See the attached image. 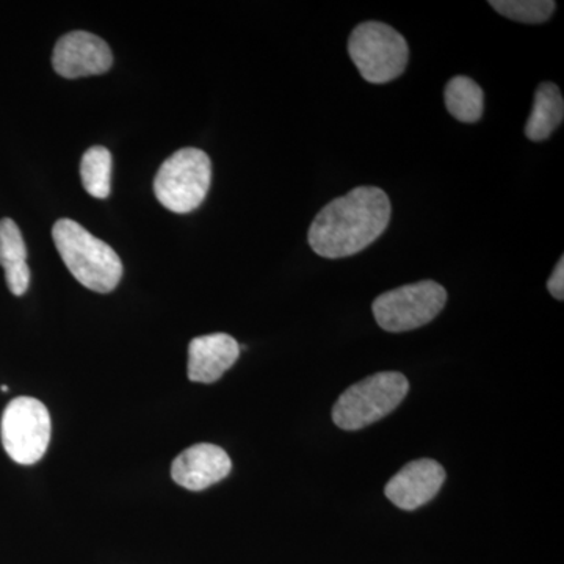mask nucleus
Instances as JSON below:
<instances>
[{
  "label": "nucleus",
  "mask_w": 564,
  "mask_h": 564,
  "mask_svg": "<svg viewBox=\"0 0 564 564\" xmlns=\"http://www.w3.org/2000/svg\"><path fill=\"white\" fill-rule=\"evenodd\" d=\"M52 423L46 404L33 397H18L7 404L0 422L3 448L14 463L31 466L46 454Z\"/></svg>",
  "instance_id": "0eeeda50"
},
{
  "label": "nucleus",
  "mask_w": 564,
  "mask_h": 564,
  "mask_svg": "<svg viewBox=\"0 0 564 564\" xmlns=\"http://www.w3.org/2000/svg\"><path fill=\"white\" fill-rule=\"evenodd\" d=\"M210 180L209 155L198 148H184L162 163L154 180V193L166 209L188 214L206 199Z\"/></svg>",
  "instance_id": "39448f33"
},
{
  "label": "nucleus",
  "mask_w": 564,
  "mask_h": 564,
  "mask_svg": "<svg viewBox=\"0 0 564 564\" xmlns=\"http://www.w3.org/2000/svg\"><path fill=\"white\" fill-rule=\"evenodd\" d=\"M408 392L410 383L403 373H375L339 397L333 408V421L347 432L366 429L397 410Z\"/></svg>",
  "instance_id": "7ed1b4c3"
},
{
  "label": "nucleus",
  "mask_w": 564,
  "mask_h": 564,
  "mask_svg": "<svg viewBox=\"0 0 564 564\" xmlns=\"http://www.w3.org/2000/svg\"><path fill=\"white\" fill-rule=\"evenodd\" d=\"M231 469V458L221 447L196 444L174 459L172 477L182 488L203 491L228 477Z\"/></svg>",
  "instance_id": "9d476101"
},
{
  "label": "nucleus",
  "mask_w": 564,
  "mask_h": 564,
  "mask_svg": "<svg viewBox=\"0 0 564 564\" xmlns=\"http://www.w3.org/2000/svg\"><path fill=\"white\" fill-rule=\"evenodd\" d=\"M489 6L508 20L522 24H543L554 13L556 3L552 0H492Z\"/></svg>",
  "instance_id": "dca6fc26"
},
{
  "label": "nucleus",
  "mask_w": 564,
  "mask_h": 564,
  "mask_svg": "<svg viewBox=\"0 0 564 564\" xmlns=\"http://www.w3.org/2000/svg\"><path fill=\"white\" fill-rule=\"evenodd\" d=\"M52 239L63 262L82 285L98 293H109L118 288L122 263L110 245L69 218L55 223Z\"/></svg>",
  "instance_id": "f03ea898"
},
{
  "label": "nucleus",
  "mask_w": 564,
  "mask_h": 564,
  "mask_svg": "<svg viewBox=\"0 0 564 564\" xmlns=\"http://www.w3.org/2000/svg\"><path fill=\"white\" fill-rule=\"evenodd\" d=\"M444 101L448 113L458 121L477 122L484 115V90L469 77L458 76L448 82Z\"/></svg>",
  "instance_id": "4468645a"
},
{
  "label": "nucleus",
  "mask_w": 564,
  "mask_h": 564,
  "mask_svg": "<svg viewBox=\"0 0 564 564\" xmlns=\"http://www.w3.org/2000/svg\"><path fill=\"white\" fill-rule=\"evenodd\" d=\"M549 292L552 293L555 300L558 302H563L564 300V259H560L558 263H556L554 273L549 278L547 281Z\"/></svg>",
  "instance_id": "f3484780"
},
{
  "label": "nucleus",
  "mask_w": 564,
  "mask_h": 564,
  "mask_svg": "<svg viewBox=\"0 0 564 564\" xmlns=\"http://www.w3.org/2000/svg\"><path fill=\"white\" fill-rule=\"evenodd\" d=\"M240 356V345L229 334L195 337L188 345V380L210 384L220 380Z\"/></svg>",
  "instance_id": "9b49d317"
},
{
  "label": "nucleus",
  "mask_w": 564,
  "mask_h": 564,
  "mask_svg": "<svg viewBox=\"0 0 564 564\" xmlns=\"http://www.w3.org/2000/svg\"><path fill=\"white\" fill-rule=\"evenodd\" d=\"M391 210L381 188L364 185L326 204L314 218L307 240L321 258H350L386 231Z\"/></svg>",
  "instance_id": "f257e3e1"
},
{
  "label": "nucleus",
  "mask_w": 564,
  "mask_h": 564,
  "mask_svg": "<svg viewBox=\"0 0 564 564\" xmlns=\"http://www.w3.org/2000/svg\"><path fill=\"white\" fill-rule=\"evenodd\" d=\"M447 303V292L434 281L414 282L381 293L373 302V315L388 333L413 332L429 325Z\"/></svg>",
  "instance_id": "423d86ee"
},
{
  "label": "nucleus",
  "mask_w": 564,
  "mask_h": 564,
  "mask_svg": "<svg viewBox=\"0 0 564 564\" xmlns=\"http://www.w3.org/2000/svg\"><path fill=\"white\" fill-rule=\"evenodd\" d=\"M113 65V54L109 44L90 32L66 33L55 44L52 66L65 79L98 76Z\"/></svg>",
  "instance_id": "6e6552de"
},
{
  "label": "nucleus",
  "mask_w": 564,
  "mask_h": 564,
  "mask_svg": "<svg viewBox=\"0 0 564 564\" xmlns=\"http://www.w3.org/2000/svg\"><path fill=\"white\" fill-rule=\"evenodd\" d=\"M564 101L562 91L551 82H543L534 95L533 110L525 126L527 139L543 141L563 122Z\"/></svg>",
  "instance_id": "ddd939ff"
},
{
  "label": "nucleus",
  "mask_w": 564,
  "mask_h": 564,
  "mask_svg": "<svg viewBox=\"0 0 564 564\" xmlns=\"http://www.w3.org/2000/svg\"><path fill=\"white\" fill-rule=\"evenodd\" d=\"M0 265L6 270V281L13 295L22 296L31 285L28 265V247L20 226L10 218L0 220Z\"/></svg>",
  "instance_id": "f8f14e48"
},
{
  "label": "nucleus",
  "mask_w": 564,
  "mask_h": 564,
  "mask_svg": "<svg viewBox=\"0 0 564 564\" xmlns=\"http://www.w3.org/2000/svg\"><path fill=\"white\" fill-rule=\"evenodd\" d=\"M445 469L434 459L422 458L408 463L386 485L384 494L400 510L414 511L432 502L443 488Z\"/></svg>",
  "instance_id": "1a4fd4ad"
},
{
  "label": "nucleus",
  "mask_w": 564,
  "mask_h": 564,
  "mask_svg": "<svg viewBox=\"0 0 564 564\" xmlns=\"http://www.w3.org/2000/svg\"><path fill=\"white\" fill-rule=\"evenodd\" d=\"M82 184L88 195L109 198L111 188V154L107 148L93 147L85 152L80 163Z\"/></svg>",
  "instance_id": "2eb2a0df"
},
{
  "label": "nucleus",
  "mask_w": 564,
  "mask_h": 564,
  "mask_svg": "<svg viewBox=\"0 0 564 564\" xmlns=\"http://www.w3.org/2000/svg\"><path fill=\"white\" fill-rule=\"evenodd\" d=\"M348 54L364 79L377 85L402 76L410 61L402 33L378 21L362 22L351 32Z\"/></svg>",
  "instance_id": "20e7f679"
}]
</instances>
